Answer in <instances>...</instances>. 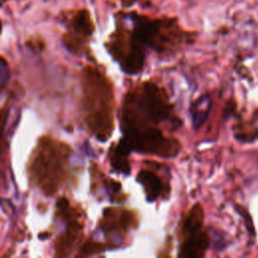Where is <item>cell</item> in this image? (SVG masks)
Listing matches in <instances>:
<instances>
[{"label": "cell", "mask_w": 258, "mask_h": 258, "mask_svg": "<svg viewBox=\"0 0 258 258\" xmlns=\"http://www.w3.org/2000/svg\"><path fill=\"white\" fill-rule=\"evenodd\" d=\"M210 244L209 234L201 229L182 239L178 256L181 257H203Z\"/></svg>", "instance_id": "8"}, {"label": "cell", "mask_w": 258, "mask_h": 258, "mask_svg": "<svg viewBox=\"0 0 258 258\" xmlns=\"http://www.w3.org/2000/svg\"><path fill=\"white\" fill-rule=\"evenodd\" d=\"M164 121L179 124L166 92L152 82H144L130 90L124 97L121 125L122 130L158 128Z\"/></svg>", "instance_id": "1"}, {"label": "cell", "mask_w": 258, "mask_h": 258, "mask_svg": "<svg viewBox=\"0 0 258 258\" xmlns=\"http://www.w3.org/2000/svg\"><path fill=\"white\" fill-rule=\"evenodd\" d=\"M236 137L239 140H242L244 142L253 141L256 138H258V128H246V126H240L238 128V132L236 133Z\"/></svg>", "instance_id": "13"}, {"label": "cell", "mask_w": 258, "mask_h": 258, "mask_svg": "<svg viewBox=\"0 0 258 258\" xmlns=\"http://www.w3.org/2000/svg\"><path fill=\"white\" fill-rule=\"evenodd\" d=\"M134 33L140 40L159 53L172 52L192 40L173 19H149L134 17Z\"/></svg>", "instance_id": "3"}, {"label": "cell", "mask_w": 258, "mask_h": 258, "mask_svg": "<svg viewBox=\"0 0 258 258\" xmlns=\"http://www.w3.org/2000/svg\"><path fill=\"white\" fill-rule=\"evenodd\" d=\"M138 224V217L133 211L119 208H109L104 212L102 229L111 235L124 236Z\"/></svg>", "instance_id": "6"}, {"label": "cell", "mask_w": 258, "mask_h": 258, "mask_svg": "<svg viewBox=\"0 0 258 258\" xmlns=\"http://www.w3.org/2000/svg\"><path fill=\"white\" fill-rule=\"evenodd\" d=\"M122 1V3L125 5V6H130L131 4H133L135 1H137V0H121Z\"/></svg>", "instance_id": "17"}, {"label": "cell", "mask_w": 258, "mask_h": 258, "mask_svg": "<svg viewBox=\"0 0 258 258\" xmlns=\"http://www.w3.org/2000/svg\"><path fill=\"white\" fill-rule=\"evenodd\" d=\"M136 178L145 191L146 200L150 203L169 191V186L165 185L160 176L151 169H141Z\"/></svg>", "instance_id": "7"}, {"label": "cell", "mask_w": 258, "mask_h": 258, "mask_svg": "<svg viewBox=\"0 0 258 258\" xmlns=\"http://www.w3.org/2000/svg\"><path fill=\"white\" fill-rule=\"evenodd\" d=\"M124 142L129 148L141 153L156 154L161 157L176 156L180 143L175 138L165 136L159 128L123 130Z\"/></svg>", "instance_id": "4"}, {"label": "cell", "mask_w": 258, "mask_h": 258, "mask_svg": "<svg viewBox=\"0 0 258 258\" xmlns=\"http://www.w3.org/2000/svg\"><path fill=\"white\" fill-rule=\"evenodd\" d=\"M212 108V100L209 95H203L190 106L189 113L195 129H199L207 120Z\"/></svg>", "instance_id": "11"}, {"label": "cell", "mask_w": 258, "mask_h": 258, "mask_svg": "<svg viewBox=\"0 0 258 258\" xmlns=\"http://www.w3.org/2000/svg\"><path fill=\"white\" fill-rule=\"evenodd\" d=\"M144 45L134 31L121 29L112 36L109 50L126 74L136 75L144 67Z\"/></svg>", "instance_id": "5"}, {"label": "cell", "mask_w": 258, "mask_h": 258, "mask_svg": "<svg viewBox=\"0 0 258 258\" xmlns=\"http://www.w3.org/2000/svg\"><path fill=\"white\" fill-rule=\"evenodd\" d=\"M204 222V211L200 204H196L184 215L180 223L181 239L201 230Z\"/></svg>", "instance_id": "9"}, {"label": "cell", "mask_w": 258, "mask_h": 258, "mask_svg": "<svg viewBox=\"0 0 258 258\" xmlns=\"http://www.w3.org/2000/svg\"><path fill=\"white\" fill-rule=\"evenodd\" d=\"M0 31H1V22H0Z\"/></svg>", "instance_id": "18"}, {"label": "cell", "mask_w": 258, "mask_h": 258, "mask_svg": "<svg viewBox=\"0 0 258 258\" xmlns=\"http://www.w3.org/2000/svg\"><path fill=\"white\" fill-rule=\"evenodd\" d=\"M7 118H8V111H6L5 109L0 110V134L3 133L6 127Z\"/></svg>", "instance_id": "16"}, {"label": "cell", "mask_w": 258, "mask_h": 258, "mask_svg": "<svg viewBox=\"0 0 258 258\" xmlns=\"http://www.w3.org/2000/svg\"><path fill=\"white\" fill-rule=\"evenodd\" d=\"M74 29L83 36H90L94 30V25L88 11H80L73 20Z\"/></svg>", "instance_id": "12"}, {"label": "cell", "mask_w": 258, "mask_h": 258, "mask_svg": "<svg viewBox=\"0 0 258 258\" xmlns=\"http://www.w3.org/2000/svg\"><path fill=\"white\" fill-rule=\"evenodd\" d=\"M10 78L9 67L6 59L0 55V91H2L8 84Z\"/></svg>", "instance_id": "14"}, {"label": "cell", "mask_w": 258, "mask_h": 258, "mask_svg": "<svg viewBox=\"0 0 258 258\" xmlns=\"http://www.w3.org/2000/svg\"><path fill=\"white\" fill-rule=\"evenodd\" d=\"M88 123L97 137L107 140L114 127L113 88L99 72L89 70L86 74Z\"/></svg>", "instance_id": "2"}, {"label": "cell", "mask_w": 258, "mask_h": 258, "mask_svg": "<svg viewBox=\"0 0 258 258\" xmlns=\"http://www.w3.org/2000/svg\"><path fill=\"white\" fill-rule=\"evenodd\" d=\"M131 152L129 146L121 139L117 144H115L110 151V160L114 169L118 172L129 174L131 167L128 160V156Z\"/></svg>", "instance_id": "10"}, {"label": "cell", "mask_w": 258, "mask_h": 258, "mask_svg": "<svg viewBox=\"0 0 258 258\" xmlns=\"http://www.w3.org/2000/svg\"><path fill=\"white\" fill-rule=\"evenodd\" d=\"M237 212L243 217L244 219V222H245V225H246V228L249 232V235L250 236H255V229H254V225H253V221H252V218L251 216L249 215V213L247 212L246 209H244L243 207L241 206H237Z\"/></svg>", "instance_id": "15"}]
</instances>
